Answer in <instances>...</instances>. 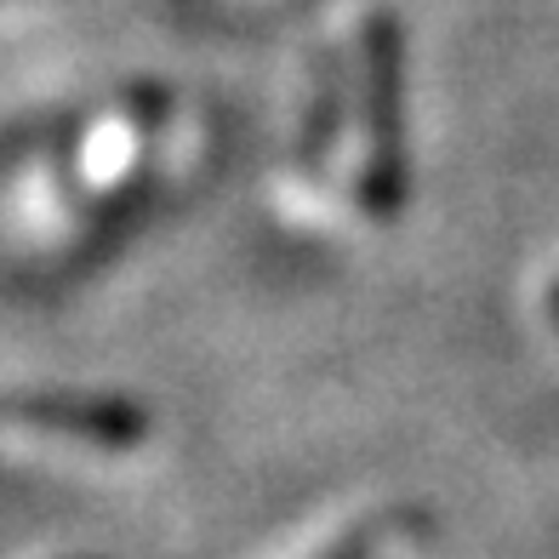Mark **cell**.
Instances as JSON below:
<instances>
[{
    "instance_id": "7a4b0ae2",
    "label": "cell",
    "mask_w": 559,
    "mask_h": 559,
    "mask_svg": "<svg viewBox=\"0 0 559 559\" xmlns=\"http://www.w3.org/2000/svg\"><path fill=\"white\" fill-rule=\"evenodd\" d=\"M554 314H559V292H554Z\"/></svg>"
},
{
    "instance_id": "6da1fadb",
    "label": "cell",
    "mask_w": 559,
    "mask_h": 559,
    "mask_svg": "<svg viewBox=\"0 0 559 559\" xmlns=\"http://www.w3.org/2000/svg\"><path fill=\"white\" fill-rule=\"evenodd\" d=\"M371 548H377V531H354L348 543H337L325 559H371Z\"/></svg>"
}]
</instances>
